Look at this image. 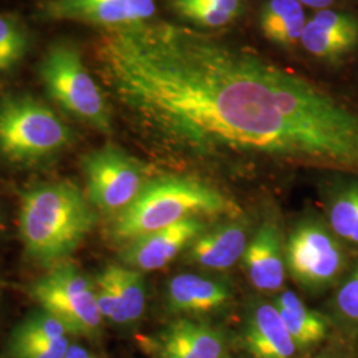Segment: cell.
Here are the masks:
<instances>
[{
	"label": "cell",
	"instance_id": "obj_19",
	"mask_svg": "<svg viewBox=\"0 0 358 358\" xmlns=\"http://www.w3.org/2000/svg\"><path fill=\"white\" fill-rule=\"evenodd\" d=\"M328 224L340 241L358 245V180L334 192L328 206Z\"/></svg>",
	"mask_w": 358,
	"mask_h": 358
},
{
	"label": "cell",
	"instance_id": "obj_22",
	"mask_svg": "<svg viewBox=\"0 0 358 358\" xmlns=\"http://www.w3.org/2000/svg\"><path fill=\"white\" fill-rule=\"evenodd\" d=\"M183 17L196 26L217 28L232 23L242 13V0H217L214 4L177 8Z\"/></svg>",
	"mask_w": 358,
	"mask_h": 358
},
{
	"label": "cell",
	"instance_id": "obj_4",
	"mask_svg": "<svg viewBox=\"0 0 358 358\" xmlns=\"http://www.w3.org/2000/svg\"><path fill=\"white\" fill-rule=\"evenodd\" d=\"M72 131L47 105L29 96L0 100V157L15 165H32L63 152Z\"/></svg>",
	"mask_w": 358,
	"mask_h": 358
},
{
	"label": "cell",
	"instance_id": "obj_11",
	"mask_svg": "<svg viewBox=\"0 0 358 358\" xmlns=\"http://www.w3.org/2000/svg\"><path fill=\"white\" fill-rule=\"evenodd\" d=\"M68 334L60 321L40 308L13 329L6 355L8 358H64L71 345Z\"/></svg>",
	"mask_w": 358,
	"mask_h": 358
},
{
	"label": "cell",
	"instance_id": "obj_15",
	"mask_svg": "<svg viewBox=\"0 0 358 358\" xmlns=\"http://www.w3.org/2000/svg\"><path fill=\"white\" fill-rule=\"evenodd\" d=\"M244 341L252 358H294L296 345L273 304L254 308L247 321Z\"/></svg>",
	"mask_w": 358,
	"mask_h": 358
},
{
	"label": "cell",
	"instance_id": "obj_2",
	"mask_svg": "<svg viewBox=\"0 0 358 358\" xmlns=\"http://www.w3.org/2000/svg\"><path fill=\"white\" fill-rule=\"evenodd\" d=\"M97 214L76 185L52 182L22 195L19 230L27 255L57 264L73 254L97 224Z\"/></svg>",
	"mask_w": 358,
	"mask_h": 358
},
{
	"label": "cell",
	"instance_id": "obj_29",
	"mask_svg": "<svg viewBox=\"0 0 358 358\" xmlns=\"http://www.w3.org/2000/svg\"><path fill=\"white\" fill-rule=\"evenodd\" d=\"M319 358H340V357H334V356H322V357Z\"/></svg>",
	"mask_w": 358,
	"mask_h": 358
},
{
	"label": "cell",
	"instance_id": "obj_26",
	"mask_svg": "<svg viewBox=\"0 0 358 358\" xmlns=\"http://www.w3.org/2000/svg\"><path fill=\"white\" fill-rule=\"evenodd\" d=\"M64 358H97L84 346L72 344L68 348Z\"/></svg>",
	"mask_w": 358,
	"mask_h": 358
},
{
	"label": "cell",
	"instance_id": "obj_9",
	"mask_svg": "<svg viewBox=\"0 0 358 358\" xmlns=\"http://www.w3.org/2000/svg\"><path fill=\"white\" fill-rule=\"evenodd\" d=\"M157 11L155 0H45L41 13L47 19L76 22L115 29L150 22Z\"/></svg>",
	"mask_w": 358,
	"mask_h": 358
},
{
	"label": "cell",
	"instance_id": "obj_8",
	"mask_svg": "<svg viewBox=\"0 0 358 358\" xmlns=\"http://www.w3.org/2000/svg\"><path fill=\"white\" fill-rule=\"evenodd\" d=\"M81 167L90 203L108 214L125 210L149 180L141 164L112 143L85 154Z\"/></svg>",
	"mask_w": 358,
	"mask_h": 358
},
{
	"label": "cell",
	"instance_id": "obj_24",
	"mask_svg": "<svg viewBox=\"0 0 358 358\" xmlns=\"http://www.w3.org/2000/svg\"><path fill=\"white\" fill-rule=\"evenodd\" d=\"M334 306L338 315L352 324H358V263L338 288Z\"/></svg>",
	"mask_w": 358,
	"mask_h": 358
},
{
	"label": "cell",
	"instance_id": "obj_20",
	"mask_svg": "<svg viewBox=\"0 0 358 358\" xmlns=\"http://www.w3.org/2000/svg\"><path fill=\"white\" fill-rule=\"evenodd\" d=\"M112 280L115 282L117 294L122 307L125 325L140 320L145 312L146 289L141 272L127 266H106Z\"/></svg>",
	"mask_w": 358,
	"mask_h": 358
},
{
	"label": "cell",
	"instance_id": "obj_16",
	"mask_svg": "<svg viewBox=\"0 0 358 358\" xmlns=\"http://www.w3.org/2000/svg\"><path fill=\"white\" fill-rule=\"evenodd\" d=\"M231 299L224 282L194 273H180L166 285L167 308L174 313H205L226 306Z\"/></svg>",
	"mask_w": 358,
	"mask_h": 358
},
{
	"label": "cell",
	"instance_id": "obj_27",
	"mask_svg": "<svg viewBox=\"0 0 358 358\" xmlns=\"http://www.w3.org/2000/svg\"><path fill=\"white\" fill-rule=\"evenodd\" d=\"M297 1H300L303 6L317 8V10H325L327 7H329L334 3V0H297Z\"/></svg>",
	"mask_w": 358,
	"mask_h": 358
},
{
	"label": "cell",
	"instance_id": "obj_10",
	"mask_svg": "<svg viewBox=\"0 0 358 358\" xmlns=\"http://www.w3.org/2000/svg\"><path fill=\"white\" fill-rule=\"evenodd\" d=\"M208 229L203 217L183 219L162 230L131 241L121 252V260L129 268L140 272L164 268Z\"/></svg>",
	"mask_w": 358,
	"mask_h": 358
},
{
	"label": "cell",
	"instance_id": "obj_6",
	"mask_svg": "<svg viewBox=\"0 0 358 358\" xmlns=\"http://www.w3.org/2000/svg\"><path fill=\"white\" fill-rule=\"evenodd\" d=\"M31 296L40 308L77 337L96 338L103 316L97 306L94 280L73 263H57L31 285Z\"/></svg>",
	"mask_w": 358,
	"mask_h": 358
},
{
	"label": "cell",
	"instance_id": "obj_21",
	"mask_svg": "<svg viewBox=\"0 0 358 358\" xmlns=\"http://www.w3.org/2000/svg\"><path fill=\"white\" fill-rule=\"evenodd\" d=\"M300 43L306 51L319 59L338 60L357 47L358 38L336 34L308 20Z\"/></svg>",
	"mask_w": 358,
	"mask_h": 358
},
{
	"label": "cell",
	"instance_id": "obj_28",
	"mask_svg": "<svg viewBox=\"0 0 358 358\" xmlns=\"http://www.w3.org/2000/svg\"><path fill=\"white\" fill-rule=\"evenodd\" d=\"M217 0H174L176 10L186 6H203V4H214Z\"/></svg>",
	"mask_w": 358,
	"mask_h": 358
},
{
	"label": "cell",
	"instance_id": "obj_17",
	"mask_svg": "<svg viewBox=\"0 0 358 358\" xmlns=\"http://www.w3.org/2000/svg\"><path fill=\"white\" fill-rule=\"evenodd\" d=\"M306 24L303 4L297 0H267L259 16L263 36L282 48H292L300 43Z\"/></svg>",
	"mask_w": 358,
	"mask_h": 358
},
{
	"label": "cell",
	"instance_id": "obj_23",
	"mask_svg": "<svg viewBox=\"0 0 358 358\" xmlns=\"http://www.w3.org/2000/svg\"><path fill=\"white\" fill-rule=\"evenodd\" d=\"M27 51L24 31L8 16L0 15V72L13 69Z\"/></svg>",
	"mask_w": 358,
	"mask_h": 358
},
{
	"label": "cell",
	"instance_id": "obj_14",
	"mask_svg": "<svg viewBox=\"0 0 358 358\" xmlns=\"http://www.w3.org/2000/svg\"><path fill=\"white\" fill-rule=\"evenodd\" d=\"M248 243L243 223L222 224L198 236L187 248L186 260L202 268L224 271L243 259Z\"/></svg>",
	"mask_w": 358,
	"mask_h": 358
},
{
	"label": "cell",
	"instance_id": "obj_1",
	"mask_svg": "<svg viewBox=\"0 0 358 358\" xmlns=\"http://www.w3.org/2000/svg\"><path fill=\"white\" fill-rule=\"evenodd\" d=\"M93 62L105 93L180 165L358 177L357 109L251 47L150 20L100 29Z\"/></svg>",
	"mask_w": 358,
	"mask_h": 358
},
{
	"label": "cell",
	"instance_id": "obj_7",
	"mask_svg": "<svg viewBox=\"0 0 358 358\" xmlns=\"http://www.w3.org/2000/svg\"><path fill=\"white\" fill-rule=\"evenodd\" d=\"M285 263L299 285L321 292L343 275L346 255L329 226L309 219L292 231L285 247Z\"/></svg>",
	"mask_w": 358,
	"mask_h": 358
},
{
	"label": "cell",
	"instance_id": "obj_13",
	"mask_svg": "<svg viewBox=\"0 0 358 358\" xmlns=\"http://www.w3.org/2000/svg\"><path fill=\"white\" fill-rule=\"evenodd\" d=\"M155 344L159 358H226L223 336L206 324L189 319L169 324Z\"/></svg>",
	"mask_w": 358,
	"mask_h": 358
},
{
	"label": "cell",
	"instance_id": "obj_5",
	"mask_svg": "<svg viewBox=\"0 0 358 358\" xmlns=\"http://www.w3.org/2000/svg\"><path fill=\"white\" fill-rule=\"evenodd\" d=\"M38 76L48 96L66 113L103 134L112 133V110L105 92L73 44H52L38 64Z\"/></svg>",
	"mask_w": 358,
	"mask_h": 358
},
{
	"label": "cell",
	"instance_id": "obj_25",
	"mask_svg": "<svg viewBox=\"0 0 358 358\" xmlns=\"http://www.w3.org/2000/svg\"><path fill=\"white\" fill-rule=\"evenodd\" d=\"M310 20L332 32L358 38L357 19L349 13H334L331 10H321Z\"/></svg>",
	"mask_w": 358,
	"mask_h": 358
},
{
	"label": "cell",
	"instance_id": "obj_12",
	"mask_svg": "<svg viewBox=\"0 0 358 358\" xmlns=\"http://www.w3.org/2000/svg\"><path fill=\"white\" fill-rule=\"evenodd\" d=\"M278 224L266 220L256 230L244 252L245 273L256 289L279 291L285 280V257Z\"/></svg>",
	"mask_w": 358,
	"mask_h": 358
},
{
	"label": "cell",
	"instance_id": "obj_3",
	"mask_svg": "<svg viewBox=\"0 0 358 358\" xmlns=\"http://www.w3.org/2000/svg\"><path fill=\"white\" fill-rule=\"evenodd\" d=\"M239 207L213 185L192 176L149 179L130 205L117 214L110 236L128 244L192 217L239 215Z\"/></svg>",
	"mask_w": 358,
	"mask_h": 358
},
{
	"label": "cell",
	"instance_id": "obj_18",
	"mask_svg": "<svg viewBox=\"0 0 358 358\" xmlns=\"http://www.w3.org/2000/svg\"><path fill=\"white\" fill-rule=\"evenodd\" d=\"M291 334L296 348L317 345L328 334V321L320 313L309 309L292 291H284L272 303Z\"/></svg>",
	"mask_w": 358,
	"mask_h": 358
}]
</instances>
